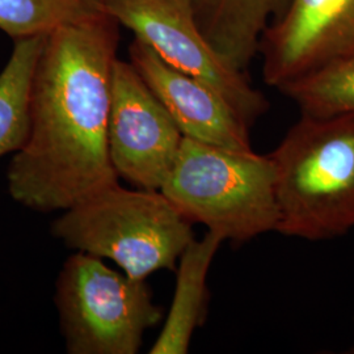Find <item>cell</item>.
<instances>
[{
  "mask_svg": "<svg viewBox=\"0 0 354 354\" xmlns=\"http://www.w3.org/2000/svg\"><path fill=\"white\" fill-rule=\"evenodd\" d=\"M120 26L99 10L45 36L29 140L7 169L16 203L39 213L64 212L118 181L108 122Z\"/></svg>",
  "mask_w": 354,
  "mask_h": 354,
  "instance_id": "1",
  "label": "cell"
},
{
  "mask_svg": "<svg viewBox=\"0 0 354 354\" xmlns=\"http://www.w3.org/2000/svg\"><path fill=\"white\" fill-rule=\"evenodd\" d=\"M269 156L276 169V232L319 241L353 230L354 113L301 114Z\"/></svg>",
  "mask_w": 354,
  "mask_h": 354,
  "instance_id": "2",
  "label": "cell"
},
{
  "mask_svg": "<svg viewBox=\"0 0 354 354\" xmlns=\"http://www.w3.org/2000/svg\"><path fill=\"white\" fill-rule=\"evenodd\" d=\"M51 234L67 248L112 260L136 279L174 270L196 239L193 223L162 190L127 189L118 181L64 210Z\"/></svg>",
  "mask_w": 354,
  "mask_h": 354,
  "instance_id": "3",
  "label": "cell"
},
{
  "mask_svg": "<svg viewBox=\"0 0 354 354\" xmlns=\"http://www.w3.org/2000/svg\"><path fill=\"white\" fill-rule=\"evenodd\" d=\"M162 192L190 223L236 243L277 231L276 169L269 155L183 140Z\"/></svg>",
  "mask_w": 354,
  "mask_h": 354,
  "instance_id": "4",
  "label": "cell"
},
{
  "mask_svg": "<svg viewBox=\"0 0 354 354\" xmlns=\"http://www.w3.org/2000/svg\"><path fill=\"white\" fill-rule=\"evenodd\" d=\"M54 302L70 354H136L163 319L146 279L129 277L88 253L70 256Z\"/></svg>",
  "mask_w": 354,
  "mask_h": 354,
  "instance_id": "5",
  "label": "cell"
},
{
  "mask_svg": "<svg viewBox=\"0 0 354 354\" xmlns=\"http://www.w3.org/2000/svg\"><path fill=\"white\" fill-rule=\"evenodd\" d=\"M165 64L214 88L241 120L253 124L269 109L266 96L203 35L190 0H95Z\"/></svg>",
  "mask_w": 354,
  "mask_h": 354,
  "instance_id": "6",
  "label": "cell"
},
{
  "mask_svg": "<svg viewBox=\"0 0 354 354\" xmlns=\"http://www.w3.org/2000/svg\"><path fill=\"white\" fill-rule=\"evenodd\" d=\"M183 140L176 122L136 67L118 58L108 122V151L117 176L140 189H162Z\"/></svg>",
  "mask_w": 354,
  "mask_h": 354,
  "instance_id": "7",
  "label": "cell"
},
{
  "mask_svg": "<svg viewBox=\"0 0 354 354\" xmlns=\"http://www.w3.org/2000/svg\"><path fill=\"white\" fill-rule=\"evenodd\" d=\"M263 77L281 88L354 57V0H289L260 42Z\"/></svg>",
  "mask_w": 354,
  "mask_h": 354,
  "instance_id": "8",
  "label": "cell"
},
{
  "mask_svg": "<svg viewBox=\"0 0 354 354\" xmlns=\"http://www.w3.org/2000/svg\"><path fill=\"white\" fill-rule=\"evenodd\" d=\"M129 58L185 138L231 150H252L250 127L214 88L165 64L136 38L129 46Z\"/></svg>",
  "mask_w": 354,
  "mask_h": 354,
  "instance_id": "9",
  "label": "cell"
},
{
  "mask_svg": "<svg viewBox=\"0 0 354 354\" xmlns=\"http://www.w3.org/2000/svg\"><path fill=\"white\" fill-rule=\"evenodd\" d=\"M225 239L209 231L192 241L177 263L176 288L165 324L150 354H185L196 329L203 326L207 307V274Z\"/></svg>",
  "mask_w": 354,
  "mask_h": 354,
  "instance_id": "10",
  "label": "cell"
},
{
  "mask_svg": "<svg viewBox=\"0 0 354 354\" xmlns=\"http://www.w3.org/2000/svg\"><path fill=\"white\" fill-rule=\"evenodd\" d=\"M289 0H190L203 35L243 73L259 54L266 28Z\"/></svg>",
  "mask_w": 354,
  "mask_h": 354,
  "instance_id": "11",
  "label": "cell"
},
{
  "mask_svg": "<svg viewBox=\"0 0 354 354\" xmlns=\"http://www.w3.org/2000/svg\"><path fill=\"white\" fill-rule=\"evenodd\" d=\"M45 36L16 39L0 73V158L24 149L30 134L33 79Z\"/></svg>",
  "mask_w": 354,
  "mask_h": 354,
  "instance_id": "12",
  "label": "cell"
},
{
  "mask_svg": "<svg viewBox=\"0 0 354 354\" xmlns=\"http://www.w3.org/2000/svg\"><path fill=\"white\" fill-rule=\"evenodd\" d=\"M279 91L298 105L301 114L354 113V57L320 67Z\"/></svg>",
  "mask_w": 354,
  "mask_h": 354,
  "instance_id": "13",
  "label": "cell"
},
{
  "mask_svg": "<svg viewBox=\"0 0 354 354\" xmlns=\"http://www.w3.org/2000/svg\"><path fill=\"white\" fill-rule=\"evenodd\" d=\"M99 10L95 0H0V30L15 41L48 36Z\"/></svg>",
  "mask_w": 354,
  "mask_h": 354,
  "instance_id": "14",
  "label": "cell"
}]
</instances>
